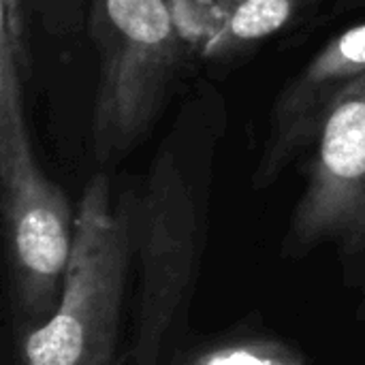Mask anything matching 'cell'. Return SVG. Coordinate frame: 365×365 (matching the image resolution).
<instances>
[{
  "label": "cell",
  "mask_w": 365,
  "mask_h": 365,
  "mask_svg": "<svg viewBox=\"0 0 365 365\" xmlns=\"http://www.w3.org/2000/svg\"><path fill=\"white\" fill-rule=\"evenodd\" d=\"M26 26L19 0H0L2 329H28L56 312L77 231V205L45 175L30 139L24 111Z\"/></svg>",
  "instance_id": "cell-1"
},
{
  "label": "cell",
  "mask_w": 365,
  "mask_h": 365,
  "mask_svg": "<svg viewBox=\"0 0 365 365\" xmlns=\"http://www.w3.org/2000/svg\"><path fill=\"white\" fill-rule=\"evenodd\" d=\"M308 152L280 259L331 250L355 317L365 321V75L329 105Z\"/></svg>",
  "instance_id": "cell-5"
},
{
  "label": "cell",
  "mask_w": 365,
  "mask_h": 365,
  "mask_svg": "<svg viewBox=\"0 0 365 365\" xmlns=\"http://www.w3.org/2000/svg\"><path fill=\"white\" fill-rule=\"evenodd\" d=\"M302 344L272 329L259 312L210 336L190 334L160 365H310Z\"/></svg>",
  "instance_id": "cell-7"
},
{
  "label": "cell",
  "mask_w": 365,
  "mask_h": 365,
  "mask_svg": "<svg viewBox=\"0 0 365 365\" xmlns=\"http://www.w3.org/2000/svg\"><path fill=\"white\" fill-rule=\"evenodd\" d=\"M86 30L98 56L92 154L105 167L148 135L188 47L171 0H90Z\"/></svg>",
  "instance_id": "cell-4"
},
{
  "label": "cell",
  "mask_w": 365,
  "mask_h": 365,
  "mask_svg": "<svg viewBox=\"0 0 365 365\" xmlns=\"http://www.w3.org/2000/svg\"><path fill=\"white\" fill-rule=\"evenodd\" d=\"M26 24L38 21L53 36H75L86 28V0H19Z\"/></svg>",
  "instance_id": "cell-9"
},
{
  "label": "cell",
  "mask_w": 365,
  "mask_h": 365,
  "mask_svg": "<svg viewBox=\"0 0 365 365\" xmlns=\"http://www.w3.org/2000/svg\"><path fill=\"white\" fill-rule=\"evenodd\" d=\"M314 0H218V28L203 58L227 60L280 34Z\"/></svg>",
  "instance_id": "cell-8"
},
{
  "label": "cell",
  "mask_w": 365,
  "mask_h": 365,
  "mask_svg": "<svg viewBox=\"0 0 365 365\" xmlns=\"http://www.w3.org/2000/svg\"><path fill=\"white\" fill-rule=\"evenodd\" d=\"M135 257V188L115 197L94 173L77 203L75 250L56 312L2 329L0 365H128L126 304Z\"/></svg>",
  "instance_id": "cell-2"
},
{
  "label": "cell",
  "mask_w": 365,
  "mask_h": 365,
  "mask_svg": "<svg viewBox=\"0 0 365 365\" xmlns=\"http://www.w3.org/2000/svg\"><path fill=\"white\" fill-rule=\"evenodd\" d=\"M365 75V21L336 34L274 101L252 188L276 184L314 141L329 105Z\"/></svg>",
  "instance_id": "cell-6"
},
{
  "label": "cell",
  "mask_w": 365,
  "mask_h": 365,
  "mask_svg": "<svg viewBox=\"0 0 365 365\" xmlns=\"http://www.w3.org/2000/svg\"><path fill=\"white\" fill-rule=\"evenodd\" d=\"M207 235L205 197L163 148L143 184L135 188V297L128 329V365H160L190 331Z\"/></svg>",
  "instance_id": "cell-3"
}]
</instances>
